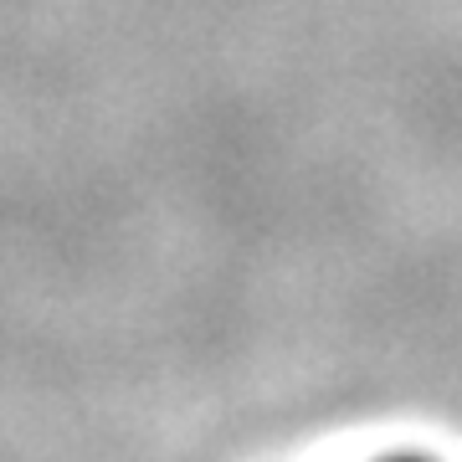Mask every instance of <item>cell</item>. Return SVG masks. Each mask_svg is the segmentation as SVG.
I'll use <instances>...</instances> for the list:
<instances>
[{
    "mask_svg": "<svg viewBox=\"0 0 462 462\" xmlns=\"http://www.w3.org/2000/svg\"><path fill=\"white\" fill-rule=\"evenodd\" d=\"M375 462H437V457H421V452H396V457H375Z\"/></svg>",
    "mask_w": 462,
    "mask_h": 462,
    "instance_id": "6da1fadb",
    "label": "cell"
}]
</instances>
